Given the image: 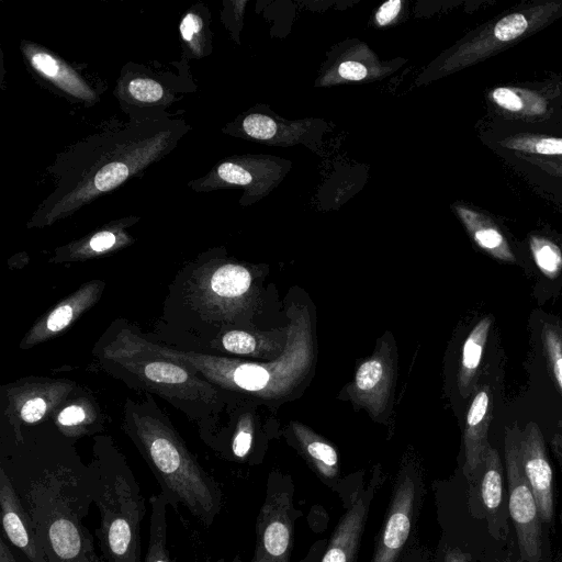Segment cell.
I'll return each mask as SVG.
<instances>
[{
    "label": "cell",
    "instance_id": "obj_1",
    "mask_svg": "<svg viewBox=\"0 0 562 562\" xmlns=\"http://www.w3.org/2000/svg\"><path fill=\"white\" fill-rule=\"evenodd\" d=\"M47 562H102L83 524L93 504L90 467L61 450L29 449L2 460Z\"/></svg>",
    "mask_w": 562,
    "mask_h": 562
},
{
    "label": "cell",
    "instance_id": "obj_2",
    "mask_svg": "<svg viewBox=\"0 0 562 562\" xmlns=\"http://www.w3.org/2000/svg\"><path fill=\"white\" fill-rule=\"evenodd\" d=\"M184 133L182 122L145 120L78 144L56 164V187L29 227L50 225L115 189L165 156Z\"/></svg>",
    "mask_w": 562,
    "mask_h": 562
},
{
    "label": "cell",
    "instance_id": "obj_3",
    "mask_svg": "<svg viewBox=\"0 0 562 562\" xmlns=\"http://www.w3.org/2000/svg\"><path fill=\"white\" fill-rule=\"evenodd\" d=\"M122 427L151 470L168 505L176 510L183 506L210 527L221 510L222 492L166 416L151 404L127 402Z\"/></svg>",
    "mask_w": 562,
    "mask_h": 562
},
{
    "label": "cell",
    "instance_id": "obj_4",
    "mask_svg": "<svg viewBox=\"0 0 562 562\" xmlns=\"http://www.w3.org/2000/svg\"><path fill=\"white\" fill-rule=\"evenodd\" d=\"M97 356L110 373L175 405L206 408L215 401L214 386L194 369L160 355L154 342L126 326L111 329Z\"/></svg>",
    "mask_w": 562,
    "mask_h": 562
},
{
    "label": "cell",
    "instance_id": "obj_5",
    "mask_svg": "<svg viewBox=\"0 0 562 562\" xmlns=\"http://www.w3.org/2000/svg\"><path fill=\"white\" fill-rule=\"evenodd\" d=\"M90 467L95 529L105 562H142V521L146 513L140 486L124 458L111 446H99Z\"/></svg>",
    "mask_w": 562,
    "mask_h": 562
},
{
    "label": "cell",
    "instance_id": "obj_6",
    "mask_svg": "<svg viewBox=\"0 0 562 562\" xmlns=\"http://www.w3.org/2000/svg\"><path fill=\"white\" fill-rule=\"evenodd\" d=\"M520 434L507 429L505 461L509 490V514L515 526L522 561L539 562L541 559V526L535 495L525 476L520 454Z\"/></svg>",
    "mask_w": 562,
    "mask_h": 562
},
{
    "label": "cell",
    "instance_id": "obj_7",
    "mask_svg": "<svg viewBox=\"0 0 562 562\" xmlns=\"http://www.w3.org/2000/svg\"><path fill=\"white\" fill-rule=\"evenodd\" d=\"M75 383L65 380L19 381L7 385V413L14 426L15 442L23 441L19 427L34 424L53 413L71 393Z\"/></svg>",
    "mask_w": 562,
    "mask_h": 562
},
{
    "label": "cell",
    "instance_id": "obj_8",
    "mask_svg": "<svg viewBox=\"0 0 562 562\" xmlns=\"http://www.w3.org/2000/svg\"><path fill=\"white\" fill-rule=\"evenodd\" d=\"M292 538L291 495L286 491H269L257 518L251 562H290Z\"/></svg>",
    "mask_w": 562,
    "mask_h": 562
},
{
    "label": "cell",
    "instance_id": "obj_9",
    "mask_svg": "<svg viewBox=\"0 0 562 562\" xmlns=\"http://www.w3.org/2000/svg\"><path fill=\"white\" fill-rule=\"evenodd\" d=\"M0 509L2 536L18 562H47L42 542L21 498L4 469L0 467Z\"/></svg>",
    "mask_w": 562,
    "mask_h": 562
},
{
    "label": "cell",
    "instance_id": "obj_10",
    "mask_svg": "<svg viewBox=\"0 0 562 562\" xmlns=\"http://www.w3.org/2000/svg\"><path fill=\"white\" fill-rule=\"evenodd\" d=\"M104 288L101 280L82 284L38 318L25 334L20 347L30 349L58 336L98 302Z\"/></svg>",
    "mask_w": 562,
    "mask_h": 562
},
{
    "label": "cell",
    "instance_id": "obj_11",
    "mask_svg": "<svg viewBox=\"0 0 562 562\" xmlns=\"http://www.w3.org/2000/svg\"><path fill=\"white\" fill-rule=\"evenodd\" d=\"M521 467L535 495L540 520L550 522L553 517L552 469L547 456L541 430L530 422L519 437Z\"/></svg>",
    "mask_w": 562,
    "mask_h": 562
},
{
    "label": "cell",
    "instance_id": "obj_12",
    "mask_svg": "<svg viewBox=\"0 0 562 562\" xmlns=\"http://www.w3.org/2000/svg\"><path fill=\"white\" fill-rule=\"evenodd\" d=\"M415 497L413 477L408 474L401 476L371 562L396 561L411 532Z\"/></svg>",
    "mask_w": 562,
    "mask_h": 562
},
{
    "label": "cell",
    "instance_id": "obj_13",
    "mask_svg": "<svg viewBox=\"0 0 562 562\" xmlns=\"http://www.w3.org/2000/svg\"><path fill=\"white\" fill-rule=\"evenodd\" d=\"M376 483L361 488L338 522L321 562H355Z\"/></svg>",
    "mask_w": 562,
    "mask_h": 562
},
{
    "label": "cell",
    "instance_id": "obj_14",
    "mask_svg": "<svg viewBox=\"0 0 562 562\" xmlns=\"http://www.w3.org/2000/svg\"><path fill=\"white\" fill-rule=\"evenodd\" d=\"M251 274L243 266L225 263L211 271L206 270L195 282L194 296L204 312L218 306L220 301H228L244 295L250 288Z\"/></svg>",
    "mask_w": 562,
    "mask_h": 562
},
{
    "label": "cell",
    "instance_id": "obj_15",
    "mask_svg": "<svg viewBox=\"0 0 562 562\" xmlns=\"http://www.w3.org/2000/svg\"><path fill=\"white\" fill-rule=\"evenodd\" d=\"M491 415V394L487 387H482L474 396L467 415L464 473L468 479H471L483 465L488 447L487 429Z\"/></svg>",
    "mask_w": 562,
    "mask_h": 562
},
{
    "label": "cell",
    "instance_id": "obj_16",
    "mask_svg": "<svg viewBox=\"0 0 562 562\" xmlns=\"http://www.w3.org/2000/svg\"><path fill=\"white\" fill-rule=\"evenodd\" d=\"M25 54L27 55L32 67L43 77L53 81L60 89L86 101L95 99L93 91L81 80V78L53 55L36 49H27Z\"/></svg>",
    "mask_w": 562,
    "mask_h": 562
},
{
    "label": "cell",
    "instance_id": "obj_17",
    "mask_svg": "<svg viewBox=\"0 0 562 562\" xmlns=\"http://www.w3.org/2000/svg\"><path fill=\"white\" fill-rule=\"evenodd\" d=\"M481 498L484 505L491 533L497 537V517L503 503V465L496 449L488 445L481 480Z\"/></svg>",
    "mask_w": 562,
    "mask_h": 562
},
{
    "label": "cell",
    "instance_id": "obj_18",
    "mask_svg": "<svg viewBox=\"0 0 562 562\" xmlns=\"http://www.w3.org/2000/svg\"><path fill=\"white\" fill-rule=\"evenodd\" d=\"M150 502L149 539L144 562H176L168 546L167 507L162 494L153 495Z\"/></svg>",
    "mask_w": 562,
    "mask_h": 562
},
{
    "label": "cell",
    "instance_id": "obj_19",
    "mask_svg": "<svg viewBox=\"0 0 562 562\" xmlns=\"http://www.w3.org/2000/svg\"><path fill=\"white\" fill-rule=\"evenodd\" d=\"M460 213L475 243L482 249L499 260L507 262L515 260L503 234L491 221L468 210H462Z\"/></svg>",
    "mask_w": 562,
    "mask_h": 562
},
{
    "label": "cell",
    "instance_id": "obj_20",
    "mask_svg": "<svg viewBox=\"0 0 562 562\" xmlns=\"http://www.w3.org/2000/svg\"><path fill=\"white\" fill-rule=\"evenodd\" d=\"M492 323L491 316L482 318L471 330L463 345L460 389L465 395L475 380Z\"/></svg>",
    "mask_w": 562,
    "mask_h": 562
},
{
    "label": "cell",
    "instance_id": "obj_21",
    "mask_svg": "<svg viewBox=\"0 0 562 562\" xmlns=\"http://www.w3.org/2000/svg\"><path fill=\"white\" fill-rule=\"evenodd\" d=\"M125 241L124 236L112 231H100L87 240L75 243L58 250L52 261H77L86 260L122 246Z\"/></svg>",
    "mask_w": 562,
    "mask_h": 562
},
{
    "label": "cell",
    "instance_id": "obj_22",
    "mask_svg": "<svg viewBox=\"0 0 562 562\" xmlns=\"http://www.w3.org/2000/svg\"><path fill=\"white\" fill-rule=\"evenodd\" d=\"M529 27V20L525 13L515 12L496 21L487 34L480 38L475 45V54L483 55L492 52L502 44L509 43L524 35Z\"/></svg>",
    "mask_w": 562,
    "mask_h": 562
},
{
    "label": "cell",
    "instance_id": "obj_23",
    "mask_svg": "<svg viewBox=\"0 0 562 562\" xmlns=\"http://www.w3.org/2000/svg\"><path fill=\"white\" fill-rule=\"evenodd\" d=\"M541 337L551 373L562 395V330L555 325L546 324Z\"/></svg>",
    "mask_w": 562,
    "mask_h": 562
},
{
    "label": "cell",
    "instance_id": "obj_24",
    "mask_svg": "<svg viewBox=\"0 0 562 562\" xmlns=\"http://www.w3.org/2000/svg\"><path fill=\"white\" fill-rule=\"evenodd\" d=\"M530 247L538 268L547 277L554 278L562 268V254L559 247L539 237L531 238Z\"/></svg>",
    "mask_w": 562,
    "mask_h": 562
},
{
    "label": "cell",
    "instance_id": "obj_25",
    "mask_svg": "<svg viewBox=\"0 0 562 562\" xmlns=\"http://www.w3.org/2000/svg\"><path fill=\"white\" fill-rule=\"evenodd\" d=\"M308 457L314 462L317 471L327 479H333L338 472V456L336 450L321 440L305 442Z\"/></svg>",
    "mask_w": 562,
    "mask_h": 562
},
{
    "label": "cell",
    "instance_id": "obj_26",
    "mask_svg": "<svg viewBox=\"0 0 562 562\" xmlns=\"http://www.w3.org/2000/svg\"><path fill=\"white\" fill-rule=\"evenodd\" d=\"M88 417L86 405L76 402L58 412L56 423L68 436H81L87 431V426L91 424L87 422Z\"/></svg>",
    "mask_w": 562,
    "mask_h": 562
},
{
    "label": "cell",
    "instance_id": "obj_27",
    "mask_svg": "<svg viewBox=\"0 0 562 562\" xmlns=\"http://www.w3.org/2000/svg\"><path fill=\"white\" fill-rule=\"evenodd\" d=\"M505 146L540 155H562V138L558 137H517L507 140Z\"/></svg>",
    "mask_w": 562,
    "mask_h": 562
},
{
    "label": "cell",
    "instance_id": "obj_28",
    "mask_svg": "<svg viewBox=\"0 0 562 562\" xmlns=\"http://www.w3.org/2000/svg\"><path fill=\"white\" fill-rule=\"evenodd\" d=\"M130 95L145 103H153L160 100L164 95V89L156 80L151 78H134L127 85Z\"/></svg>",
    "mask_w": 562,
    "mask_h": 562
},
{
    "label": "cell",
    "instance_id": "obj_29",
    "mask_svg": "<svg viewBox=\"0 0 562 562\" xmlns=\"http://www.w3.org/2000/svg\"><path fill=\"white\" fill-rule=\"evenodd\" d=\"M221 346L232 353L250 355L256 349V339L244 330H229L222 336Z\"/></svg>",
    "mask_w": 562,
    "mask_h": 562
},
{
    "label": "cell",
    "instance_id": "obj_30",
    "mask_svg": "<svg viewBox=\"0 0 562 562\" xmlns=\"http://www.w3.org/2000/svg\"><path fill=\"white\" fill-rule=\"evenodd\" d=\"M244 131L256 139H270L277 131L274 121L262 114H250L243 121Z\"/></svg>",
    "mask_w": 562,
    "mask_h": 562
},
{
    "label": "cell",
    "instance_id": "obj_31",
    "mask_svg": "<svg viewBox=\"0 0 562 562\" xmlns=\"http://www.w3.org/2000/svg\"><path fill=\"white\" fill-rule=\"evenodd\" d=\"M383 373V366L380 361L375 359L366 361L357 371V387L366 392L373 390L382 381Z\"/></svg>",
    "mask_w": 562,
    "mask_h": 562
},
{
    "label": "cell",
    "instance_id": "obj_32",
    "mask_svg": "<svg viewBox=\"0 0 562 562\" xmlns=\"http://www.w3.org/2000/svg\"><path fill=\"white\" fill-rule=\"evenodd\" d=\"M491 98L498 106L509 112H520L526 108L522 95L512 88H496L492 91Z\"/></svg>",
    "mask_w": 562,
    "mask_h": 562
},
{
    "label": "cell",
    "instance_id": "obj_33",
    "mask_svg": "<svg viewBox=\"0 0 562 562\" xmlns=\"http://www.w3.org/2000/svg\"><path fill=\"white\" fill-rule=\"evenodd\" d=\"M216 176L224 182L245 186L251 182V175L241 166L234 162H223L216 169Z\"/></svg>",
    "mask_w": 562,
    "mask_h": 562
},
{
    "label": "cell",
    "instance_id": "obj_34",
    "mask_svg": "<svg viewBox=\"0 0 562 562\" xmlns=\"http://www.w3.org/2000/svg\"><path fill=\"white\" fill-rule=\"evenodd\" d=\"M252 445L251 430L240 425L232 440V452L237 459H244L250 451Z\"/></svg>",
    "mask_w": 562,
    "mask_h": 562
},
{
    "label": "cell",
    "instance_id": "obj_35",
    "mask_svg": "<svg viewBox=\"0 0 562 562\" xmlns=\"http://www.w3.org/2000/svg\"><path fill=\"white\" fill-rule=\"evenodd\" d=\"M202 29V21L201 19L194 14V13H188L181 21L180 24V32L182 35V38L189 43L190 45H193V43L196 41L201 33Z\"/></svg>",
    "mask_w": 562,
    "mask_h": 562
},
{
    "label": "cell",
    "instance_id": "obj_36",
    "mask_svg": "<svg viewBox=\"0 0 562 562\" xmlns=\"http://www.w3.org/2000/svg\"><path fill=\"white\" fill-rule=\"evenodd\" d=\"M339 75L349 80H361L367 76V68L357 61H344L338 68Z\"/></svg>",
    "mask_w": 562,
    "mask_h": 562
},
{
    "label": "cell",
    "instance_id": "obj_37",
    "mask_svg": "<svg viewBox=\"0 0 562 562\" xmlns=\"http://www.w3.org/2000/svg\"><path fill=\"white\" fill-rule=\"evenodd\" d=\"M402 2L400 0H391L382 4L375 15L380 25L390 23L400 12Z\"/></svg>",
    "mask_w": 562,
    "mask_h": 562
},
{
    "label": "cell",
    "instance_id": "obj_38",
    "mask_svg": "<svg viewBox=\"0 0 562 562\" xmlns=\"http://www.w3.org/2000/svg\"><path fill=\"white\" fill-rule=\"evenodd\" d=\"M0 562H18L10 544L2 535L0 536Z\"/></svg>",
    "mask_w": 562,
    "mask_h": 562
},
{
    "label": "cell",
    "instance_id": "obj_39",
    "mask_svg": "<svg viewBox=\"0 0 562 562\" xmlns=\"http://www.w3.org/2000/svg\"><path fill=\"white\" fill-rule=\"evenodd\" d=\"M443 562H469V560L461 550L452 548L446 552Z\"/></svg>",
    "mask_w": 562,
    "mask_h": 562
},
{
    "label": "cell",
    "instance_id": "obj_40",
    "mask_svg": "<svg viewBox=\"0 0 562 562\" xmlns=\"http://www.w3.org/2000/svg\"><path fill=\"white\" fill-rule=\"evenodd\" d=\"M554 446H555V450H557V453L562 462V436H555L554 438Z\"/></svg>",
    "mask_w": 562,
    "mask_h": 562
},
{
    "label": "cell",
    "instance_id": "obj_41",
    "mask_svg": "<svg viewBox=\"0 0 562 562\" xmlns=\"http://www.w3.org/2000/svg\"><path fill=\"white\" fill-rule=\"evenodd\" d=\"M232 562H241V561H240L239 557L237 555L234 558V560Z\"/></svg>",
    "mask_w": 562,
    "mask_h": 562
}]
</instances>
